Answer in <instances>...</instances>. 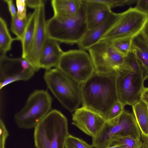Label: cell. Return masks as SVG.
<instances>
[{
  "instance_id": "cell-32",
  "label": "cell",
  "mask_w": 148,
  "mask_h": 148,
  "mask_svg": "<svg viewBox=\"0 0 148 148\" xmlns=\"http://www.w3.org/2000/svg\"><path fill=\"white\" fill-rule=\"evenodd\" d=\"M46 1L45 0H26V5L31 8L35 9L44 5Z\"/></svg>"
},
{
  "instance_id": "cell-34",
  "label": "cell",
  "mask_w": 148,
  "mask_h": 148,
  "mask_svg": "<svg viewBox=\"0 0 148 148\" xmlns=\"http://www.w3.org/2000/svg\"><path fill=\"white\" fill-rule=\"evenodd\" d=\"M140 99L148 106V87H144L141 93Z\"/></svg>"
},
{
  "instance_id": "cell-21",
  "label": "cell",
  "mask_w": 148,
  "mask_h": 148,
  "mask_svg": "<svg viewBox=\"0 0 148 148\" xmlns=\"http://www.w3.org/2000/svg\"><path fill=\"white\" fill-rule=\"evenodd\" d=\"M18 40L16 37L12 38L9 32L6 22L1 17L0 18V55H5L11 49L13 41Z\"/></svg>"
},
{
  "instance_id": "cell-17",
  "label": "cell",
  "mask_w": 148,
  "mask_h": 148,
  "mask_svg": "<svg viewBox=\"0 0 148 148\" xmlns=\"http://www.w3.org/2000/svg\"><path fill=\"white\" fill-rule=\"evenodd\" d=\"M83 0H52L51 1L54 15L69 18L76 15L82 8Z\"/></svg>"
},
{
  "instance_id": "cell-24",
  "label": "cell",
  "mask_w": 148,
  "mask_h": 148,
  "mask_svg": "<svg viewBox=\"0 0 148 148\" xmlns=\"http://www.w3.org/2000/svg\"><path fill=\"white\" fill-rule=\"evenodd\" d=\"M133 39L122 38L110 41L115 48L125 57L131 51Z\"/></svg>"
},
{
  "instance_id": "cell-19",
  "label": "cell",
  "mask_w": 148,
  "mask_h": 148,
  "mask_svg": "<svg viewBox=\"0 0 148 148\" xmlns=\"http://www.w3.org/2000/svg\"><path fill=\"white\" fill-rule=\"evenodd\" d=\"M131 51L143 69L145 80L148 78V44L141 34L133 39Z\"/></svg>"
},
{
  "instance_id": "cell-1",
  "label": "cell",
  "mask_w": 148,
  "mask_h": 148,
  "mask_svg": "<svg viewBox=\"0 0 148 148\" xmlns=\"http://www.w3.org/2000/svg\"><path fill=\"white\" fill-rule=\"evenodd\" d=\"M115 70L107 73L95 71L80 84L83 106L100 115L106 121L114 103L119 100Z\"/></svg>"
},
{
  "instance_id": "cell-9",
  "label": "cell",
  "mask_w": 148,
  "mask_h": 148,
  "mask_svg": "<svg viewBox=\"0 0 148 148\" xmlns=\"http://www.w3.org/2000/svg\"><path fill=\"white\" fill-rule=\"evenodd\" d=\"M56 68L80 84L95 71L89 54L79 49L64 52Z\"/></svg>"
},
{
  "instance_id": "cell-23",
  "label": "cell",
  "mask_w": 148,
  "mask_h": 148,
  "mask_svg": "<svg viewBox=\"0 0 148 148\" xmlns=\"http://www.w3.org/2000/svg\"><path fill=\"white\" fill-rule=\"evenodd\" d=\"M28 20L27 16L23 19H20L17 15L12 17L11 30L16 35L18 40L21 41L26 27Z\"/></svg>"
},
{
  "instance_id": "cell-38",
  "label": "cell",
  "mask_w": 148,
  "mask_h": 148,
  "mask_svg": "<svg viewBox=\"0 0 148 148\" xmlns=\"http://www.w3.org/2000/svg\"><path fill=\"white\" fill-rule=\"evenodd\" d=\"M146 148H148V145H146Z\"/></svg>"
},
{
  "instance_id": "cell-4",
  "label": "cell",
  "mask_w": 148,
  "mask_h": 148,
  "mask_svg": "<svg viewBox=\"0 0 148 148\" xmlns=\"http://www.w3.org/2000/svg\"><path fill=\"white\" fill-rule=\"evenodd\" d=\"M44 78L48 88L65 108L71 112L82 102L80 84L57 68L46 70Z\"/></svg>"
},
{
  "instance_id": "cell-20",
  "label": "cell",
  "mask_w": 148,
  "mask_h": 148,
  "mask_svg": "<svg viewBox=\"0 0 148 148\" xmlns=\"http://www.w3.org/2000/svg\"><path fill=\"white\" fill-rule=\"evenodd\" d=\"M38 13V8L35 9L27 16L26 27L22 41V58L25 59L30 46L34 34Z\"/></svg>"
},
{
  "instance_id": "cell-11",
  "label": "cell",
  "mask_w": 148,
  "mask_h": 148,
  "mask_svg": "<svg viewBox=\"0 0 148 148\" xmlns=\"http://www.w3.org/2000/svg\"><path fill=\"white\" fill-rule=\"evenodd\" d=\"M35 72L24 59L10 58L5 55H0V89L16 81H27Z\"/></svg>"
},
{
  "instance_id": "cell-13",
  "label": "cell",
  "mask_w": 148,
  "mask_h": 148,
  "mask_svg": "<svg viewBox=\"0 0 148 148\" xmlns=\"http://www.w3.org/2000/svg\"><path fill=\"white\" fill-rule=\"evenodd\" d=\"M72 120V124L92 139L97 135L106 121L99 114L83 106L75 111Z\"/></svg>"
},
{
  "instance_id": "cell-14",
  "label": "cell",
  "mask_w": 148,
  "mask_h": 148,
  "mask_svg": "<svg viewBox=\"0 0 148 148\" xmlns=\"http://www.w3.org/2000/svg\"><path fill=\"white\" fill-rule=\"evenodd\" d=\"M119 13L112 11L101 23L91 29L88 30L81 40L77 44L79 49L88 50L100 41L102 37L115 22Z\"/></svg>"
},
{
  "instance_id": "cell-22",
  "label": "cell",
  "mask_w": 148,
  "mask_h": 148,
  "mask_svg": "<svg viewBox=\"0 0 148 148\" xmlns=\"http://www.w3.org/2000/svg\"><path fill=\"white\" fill-rule=\"evenodd\" d=\"M116 145H122L125 148H142L144 144L142 140L131 136H124L114 138L109 146Z\"/></svg>"
},
{
  "instance_id": "cell-37",
  "label": "cell",
  "mask_w": 148,
  "mask_h": 148,
  "mask_svg": "<svg viewBox=\"0 0 148 148\" xmlns=\"http://www.w3.org/2000/svg\"><path fill=\"white\" fill-rule=\"evenodd\" d=\"M146 145H143V147L142 148H146Z\"/></svg>"
},
{
  "instance_id": "cell-36",
  "label": "cell",
  "mask_w": 148,
  "mask_h": 148,
  "mask_svg": "<svg viewBox=\"0 0 148 148\" xmlns=\"http://www.w3.org/2000/svg\"><path fill=\"white\" fill-rule=\"evenodd\" d=\"M106 148H125V147L122 145H116L110 146Z\"/></svg>"
},
{
  "instance_id": "cell-30",
  "label": "cell",
  "mask_w": 148,
  "mask_h": 148,
  "mask_svg": "<svg viewBox=\"0 0 148 148\" xmlns=\"http://www.w3.org/2000/svg\"><path fill=\"white\" fill-rule=\"evenodd\" d=\"M0 148H5L6 140L9 135V133L3 121L0 120Z\"/></svg>"
},
{
  "instance_id": "cell-29",
  "label": "cell",
  "mask_w": 148,
  "mask_h": 148,
  "mask_svg": "<svg viewBox=\"0 0 148 148\" xmlns=\"http://www.w3.org/2000/svg\"><path fill=\"white\" fill-rule=\"evenodd\" d=\"M16 4L17 9V16L21 19L26 18L27 16L26 15V0H16Z\"/></svg>"
},
{
  "instance_id": "cell-15",
  "label": "cell",
  "mask_w": 148,
  "mask_h": 148,
  "mask_svg": "<svg viewBox=\"0 0 148 148\" xmlns=\"http://www.w3.org/2000/svg\"><path fill=\"white\" fill-rule=\"evenodd\" d=\"M85 17L88 30L96 27L112 11L106 5L99 0H84Z\"/></svg>"
},
{
  "instance_id": "cell-26",
  "label": "cell",
  "mask_w": 148,
  "mask_h": 148,
  "mask_svg": "<svg viewBox=\"0 0 148 148\" xmlns=\"http://www.w3.org/2000/svg\"><path fill=\"white\" fill-rule=\"evenodd\" d=\"M65 148H93L84 140L71 135L69 134L66 141Z\"/></svg>"
},
{
  "instance_id": "cell-12",
  "label": "cell",
  "mask_w": 148,
  "mask_h": 148,
  "mask_svg": "<svg viewBox=\"0 0 148 148\" xmlns=\"http://www.w3.org/2000/svg\"><path fill=\"white\" fill-rule=\"evenodd\" d=\"M44 5L38 8V13L34 34L27 55L26 60L36 72L41 68L40 58L47 38L46 28Z\"/></svg>"
},
{
  "instance_id": "cell-35",
  "label": "cell",
  "mask_w": 148,
  "mask_h": 148,
  "mask_svg": "<svg viewBox=\"0 0 148 148\" xmlns=\"http://www.w3.org/2000/svg\"><path fill=\"white\" fill-rule=\"evenodd\" d=\"M148 44V21L141 34Z\"/></svg>"
},
{
  "instance_id": "cell-10",
  "label": "cell",
  "mask_w": 148,
  "mask_h": 148,
  "mask_svg": "<svg viewBox=\"0 0 148 148\" xmlns=\"http://www.w3.org/2000/svg\"><path fill=\"white\" fill-rule=\"evenodd\" d=\"M88 50L96 72L110 73L123 63L124 56L115 48L110 41L100 40Z\"/></svg>"
},
{
  "instance_id": "cell-2",
  "label": "cell",
  "mask_w": 148,
  "mask_h": 148,
  "mask_svg": "<svg viewBox=\"0 0 148 148\" xmlns=\"http://www.w3.org/2000/svg\"><path fill=\"white\" fill-rule=\"evenodd\" d=\"M34 128L36 148H65L69 134L67 120L60 111L51 110Z\"/></svg>"
},
{
  "instance_id": "cell-16",
  "label": "cell",
  "mask_w": 148,
  "mask_h": 148,
  "mask_svg": "<svg viewBox=\"0 0 148 148\" xmlns=\"http://www.w3.org/2000/svg\"><path fill=\"white\" fill-rule=\"evenodd\" d=\"M64 52L58 42L47 38L40 55L41 68L48 70L52 67L57 68Z\"/></svg>"
},
{
  "instance_id": "cell-8",
  "label": "cell",
  "mask_w": 148,
  "mask_h": 148,
  "mask_svg": "<svg viewBox=\"0 0 148 148\" xmlns=\"http://www.w3.org/2000/svg\"><path fill=\"white\" fill-rule=\"evenodd\" d=\"M115 70L119 100L124 106H132L140 99L144 87V74L134 71L124 64Z\"/></svg>"
},
{
  "instance_id": "cell-6",
  "label": "cell",
  "mask_w": 148,
  "mask_h": 148,
  "mask_svg": "<svg viewBox=\"0 0 148 148\" xmlns=\"http://www.w3.org/2000/svg\"><path fill=\"white\" fill-rule=\"evenodd\" d=\"M52 99L47 91L36 90L29 96L22 109L14 116L18 126L34 128L51 111Z\"/></svg>"
},
{
  "instance_id": "cell-7",
  "label": "cell",
  "mask_w": 148,
  "mask_h": 148,
  "mask_svg": "<svg viewBox=\"0 0 148 148\" xmlns=\"http://www.w3.org/2000/svg\"><path fill=\"white\" fill-rule=\"evenodd\" d=\"M148 21V14L140 11L135 7L130 8L119 13L115 22L100 40L134 38L141 34Z\"/></svg>"
},
{
  "instance_id": "cell-33",
  "label": "cell",
  "mask_w": 148,
  "mask_h": 148,
  "mask_svg": "<svg viewBox=\"0 0 148 148\" xmlns=\"http://www.w3.org/2000/svg\"><path fill=\"white\" fill-rule=\"evenodd\" d=\"M3 1L7 4L9 10L12 17L16 16L17 12L13 1L12 0H4Z\"/></svg>"
},
{
  "instance_id": "cell-25",
  "label": "cell",
  "mask_w": 148,
  "mask_h": 148,
  "mask_svg": "<svg viewBox=\"0 0 148 148\" xmlns=\"http://www.w3.org/2000/svg\"><path fill=\"white\" fill-rule=\"evenodd\" d=\"M123 64L135 72L144 74V70L140 63L132 51L124 57Z\"/></svg>"
},
{
  "instance_id": "cell-31",
  "label": "cell",
  "mask_w": 148,
  "mask_h": 148,
  "mask_svg": "<svg viewBox=\"0 0 148 148\" xmlns=\"http://www.w3.org/2000/svg\"><path fill=\"white\" fill-rule=\"evenodd\" d=\"M135 8L140 11L148 14V0H137Z\"/></svg>"
},
{
  "instance_id": "cell-18",
  "label": "cell",
  "mask_w": 148,
  "mask_h": 148,
  "mask_svg": "<svg viewBox=\"0 0 148 148\" xmlns=\"http://www.w3.org/2000/svg\"><path fill=\"white\" fill-rule=\"evenodd\" d=\"M133 114L140 131L144 144L148 145V106L140 99L132 106Z\"/></svg>"
},
{
  "instance_id": "cell-3",
  "label": "cell",
  "mask_w": 148,
  "mask_h": 148,
  "mask_svg": "<svg viewBox=\"0 0 148 148\" xmlns=\"http://www.w3.org/2000/svg\"><path fill=\"white\" fill-rule=\"evenodd\" d=\"M85 13V3L83 0L81 10L75 16L62 18L53 15L46 21L47 38L58 42L77 44L88 30Z\"/></svg>"
},
{
  "instance_id": "cell-28",
  "label": "cell",
  "mask_w": 148,
  "mask_h": 148,
  "mask_svg": "<svg viewBox=\"0 0 148 148\" xmlns=\"http://www.w3.org/2000/svg\"><path fill=\"white\" fill-rule=\"evenodd\" d=\"M124 106L119 100L116 102L111 108L106 121L114 119L120 115L123 112Z\"/></svg>"
},
{
  "instance_id": "cell-5",
  "label": "cell",
  "mask_w": 148,
  "mask_h": 148,
  "mask_svg": "<svg viewBox=\"0 0 148 148\" xmlns=\"http://www.w3.org/2000/svg\"><path fill=\"white\" fill-rule=\"evenodd\" d=\"M130 136L142 140L140 131L133 114L124 110L118 116L106 121L99 133L92 139L95 148H106L117 136Z\"/></svg>"
},
{
  "instance_id": "cell-27",
  "label": "cell",
  "mask_w": 148,
  "mask_h": 148,
  "mask_svg": "<svg viewBox=\"0 0 148 148\" xmlns=\"http://www.w3.org/2000/svg\"><path fill=\"white\" fill-rule=\"evenodd\" d=\"M111 9L115 7L130 5L136 3L137 0H99Z\"/></svg>"
}]
</instances>
